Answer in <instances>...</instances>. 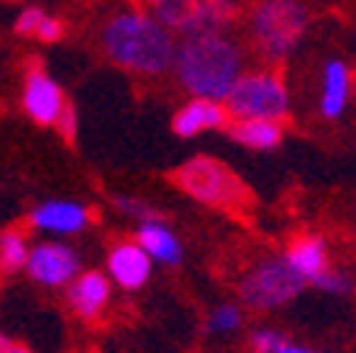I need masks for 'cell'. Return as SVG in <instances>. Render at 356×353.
Here are the masks:
<instances>
[{"instance_id":"cell-2","label":"cell","mask_w":356,"mask_h":353,"mask_svg":"<svg viewBox=\"0 0 356 353\" xmlns=\"http://www.w3.org/2000/svg\"><path fill=\"white\" fill-rule=\"evenodd\" d=\"M178 83L191 93L194 99H216L222 102L238 74L245 70L242 45L232 42L222 29L216 32H191L185 42L175 45L172 58Z\"/></svg>"},{"instance_id":"cell-16","label":"cell","mask_w":356,"mask_h":353,"mask_svg":"<svg viewBox=\"0 0 356 353\" xmlns=\"http://www.w3.org/2000/svg\"><path fill=\"white\" fill-rule=\"evenodd\" d=\"M137 245L149 255V261H159V265H178V261H181V242H178L175 233H172L163 220H156V217L140 223V229H137Z\"/></svg>"},{"instance_id":"cell-18","label":"cell","mask_w":356,"mask_h":353,"mask_svg":"<svg viewBox=\"0 0 356 353\" xmlns=\"http://www.w3.org/2000/svg\"><path fill=\"white\" fill-rule=\"evenodd\" d=\"M29 239L22 229H3L0 233V271H22L26 267V258H29Z\"/></svg>"},{"instance_id":"cell-6","label":"cell","mask_w":356,"mask_h":353,"mask_svg":"<svg viewBox=\"0 0 356 353\" xmlns=\"http://www.w3.org/2000/svg\"><path fill=\"white\" fill-rule=\"evenodd\" d=\"M309 287L305 277L289 265L286 258H264L254 267L242 274L238 280V299L248 309L258 312H274L286 302H293L302 290Z\"/></svg>"},{"instance_id":"cell-3","label":"cell","mask_w":356,"mask_h":353,"mask_svg":"<svg viewBox=\"0 0 356 353\" xmlns=\"http://www.w3.org/2000/svg\"><path fill=\"white\" fill-rule=\"evenodd\" d=\"M309 29V10L302 0H261L252 10V45L267 64H283Z\"/></svg>"},{"instance_id":"cell-15","label":"cell","mask_w":356,"mask_h":353,"mask_svg":"<svg viewBox=\"0 0 356 353\" xmlns=\"http://www.w3.org/2000/svg\"><path fill=\"white\" fill-rule=\"evenodd\" d=\"M350 86H353V74L347 61H327L325 83H321V115L327 121H337L343 115L350 102Z\"/></svg>"},{"instance_id":"cell-4","label":"cell","mask_w":356,"mask_h":353,"mask_svg":"<svg viewBox=\"0 0 356 353\" xmlns=\"http://www.w3.org/2000/svg\"><path fill=\"white\" fill-rule=\"evenodd\" d=\"M172 185L178 191H185L188 198L200 201L216 210H245L252 204V194L242 185V178L222 166L220 159H210V156H191L188 162H181L178 169H172Z\"/></svg>"},{"instance_id":"cell-22","label":"cell","mask_w":356,"mask_h":353,"mask_svg":"<svg viewBox=\"0 0 356 353\" xmlns=\"http://www.w3.org/2000/svg\"><path fill=\"white\" fill-rule=\"evenodd\" d=\"M64 29H67V26L58 19V16H48V13H44L42 22H38V29H35V38H38V42H48V45L60 42V38H64Z\"/></svg>"},{"instance_id":"cell-24","label":"cell","mask_w":356,"mask_h":353,"mask_svg":"<svg viewBox=\"0 0 356 353\" xmlns=\"http://www.w3.org/2000/svg\"><path fill=\"white\" fill-rule=\"evenodd\" d=\"M54 127H58L67 140H74V134H76V111H74V105H67V109L60 111V118H58V125H54Z\"/></svg>"},{"instance_id":"cell-5","label":"cell","mask_w":356,"mask_h":353,"mask_svg":"<svg viewBox=\"0 0 356 353\" xmlns=\"http://www.w3.org/2000/svg\"><path fill=\"white\" fill-rule=\"evenodd\" d=\"M229 118H270L283 121L289 115V93L283 77L270 70H242L222 99Z\"/></svg>"},{"instance_id":"cell-21","label":"cell","mask_w":356,"mask_h":353,"mask_svg":"<svg viewBox=\"0 0 356 353\" xmlns=\"http://www.w3.org/2000/svg\"><path fill=\"white\" fill-rule=\"evenodd\" d=\"M42 16H44L42 7H26L19 16H16V22H13L16 36H22V38L35 36V29H38V22H42Z\"/></svg>"},{"instance_id":"cell-25","label":"cell","mask_w":356,"mask_h":353,"mask_svg":"<svg viewBox=\"0 0 356 353\" xmlns=\"http://www.w3.org/2000/svg\"><path fill=\"white\" fill-rule=\"evenodd\" d=\"M115 204H118L124 214H137L140 220H149V217H153V210H149L147 204H140V201H134V198H115Z\"/></svg>"},{"instance_id":"cell-14","label":"cell","mask_w":356,"mask_h":353,"mask_svg":"<svg viewBox=\"0 0 356 353\" xmlns=\"http://www.w3.org/2000/svg\"><path fill=\"white\" fill-rule=\"evenodd\" d=\"M286 261L296 267L299 274L305 277V283H315L321 274L331 267V258H327V245L321 242L318 235H296L286 249Z\"/></svg>"},{"instance_id":"cell-13","label":"cell","mask_w":356,"mask_h":353,"mask_svg":"<svg viewBox=\"0 0 356 353\" xmlns=\"http://www.w3.org/2000/svg\"><path fill=\"white\" fill-rule=\"evenodd\" d=\"M29 226L48 229V233H80L89 226V210L76 201H48L32 210Z\"/></svg>"},{"instance_id":"cell-11","label":"cell","mask_w":356,"mask_h":353,"mask_svg":"<svg viewBox=\"0 0 356 353\" xmlns=\"http://www.w3.org/2000/svg\"><path fill=\"white\" fill-rule=\"evenodd\" d=\"M67 299H70V309L80 318H99L111 299V283H108V277L99 271L76 274V277L67 283Z\"/></svg>"},{"instance_id":"cell-19","label":"cell","mask_w":356,"mask_h":353,"mask_svg":"<svg viewBox=\"0 0 356 353\" xmlns=\"http://www.w3.org/2000/svg\"><path fill=\"white\" fill-rule=\"evenodd\" d=\"M238 324H242V312L236 306H216L207 318V328L213 334H232L238 331Z\"/></svg>"},{"instance_id":"cell-17","label":"cell","mask_w":356,"mask_h":353,"mask_svg":"<svg viewBox=\"0 0 356 353\" xmlns=\"http://www.w3.org/2000/svg\"><path fill=\"white\" fill-rule=\"evenodd\" d=\"M229 137L248 150H274L283 140V121L270 118H229Z\"/></svg>"},{"instance_id":"cell-8","label":"cell","mask_w":356,"mask_h":353,"mask_svg":"<svg viewBox=\"0 0 356 353\" xmlns=\"http://www.w3.org/2000/svg\"><path fill=\"white\" fill-rule=\"evenodd\" d=\"M22 271L42 287H67L80 274V261H76V251L67 249V245L38 242L35 249H29V258H26Z\"/></svg>"},{"instance_id":"cell-12","label":"cell","mask_w":356,"mask_h":353,"mask_svg":"<svg viewBox=\"0 0 356 353\" xmlns=\"http://www.w3.org/2000/svg\"><path fill=\"white\" fill-rule=\"evenodd\" d=\"M149 255L137 242H115L108 251V274L121 290H140L149 280Z\"/></svg>"},{"instance_id":"cell-7","label":"cell","mask_w":356,"mask_h":353,"mask_svg":"<svg viewBox=\"0 0 356 353\" xmlns=\"http://www.w3.org/2000/svg\"><path fill=\"white\" fill-rule=\"evenodd\" d=\"M169 32H216L238 16V0H137Z\"/></svg>"},{"instance_id":"cell-20","label":"cell","mask_w":356,"mask_h":353,"mask_svg":"<svg viewBox=\"0 0 356 353\" xmlns=\"http://www.w3.org/2000/svg\"><path fill=\"white\" fill-rule=\"evenodd\" d=\"M283 344H286V338H283L280 331H274V328H258V331L252 334V350L254 353H277Z\"/></svg>"},{"instance_id":"cell-10","label":"cell","mask_w":356,"mask_h":353,"mask_svg":"<svg viewBox=\"0 0 356 353\" xmlns=\"http://www.w3.org/2000/svg\"><path fill=\"white\" fill-rule=\"evenodd\" d=\"M226 125H229V111L216 99H191L172 118V131L178 137H197L204 131H220Z\"/></svg>"},{"instance_id":"cell-26","label":"cell","mask_w":356,"mask_h":353,"mask_svg":"<svg viewBox=\"0 0 356 353\" xmlns=\"http://www.w3.org/2000/svg\"><path fill=\"white\" fill-rule=\"evenodd\" d=\"M0 353H32L26 344H19V340L7 338V334H0Z\"/></svg>"},{"instance_id":"cell-27","label":"cell","mask_w":356,"mask_h":353,"mask_svg":"<svg viewBox=\"0 0 356 353\" xmlns=\"http://www.w3.org/2000/svg\"><path fill=\"white\" fill-rule=\"evenodd\" d=\"M277 353H318V350H309V347H299V344H289V340H286V344H283Z\"/></svg>"},{"instance_id":"cell-9","label":"cell","mask_w":356,"mask_h":353,"mask_svg":"<svg viewBox=\"0 0 356 353\" xmlns=\"http://www.w3.org/2000/svg\"><path fill=\"white\" fill-rule=\"evenodd\" d=\"M22 109L26 115L42 127H54L58 125L60 111L67 109V99L60 93V86L44 74V70H29L26 74V83H22Z\"/></svg>"},{"instance_id":"cell-1","label":"cell","mask_w":356,"mask_h":353,"mask_svg":"<svg viewBox=\"0 0 356 353\" xmlns=\"http://www.w3.org/2000/svg\"><path fill=\"white\" fill-rule=\"evenodd\" d=\"M99 42H102L105 58L127 74L163 77L165 70H172L175 38L140 7L111 13L99 32Z\"/></svg>"},{"instance_id":"cell-23","label":"cell","mask_w":356,"mask_h":353,"mask_svg":"<svg viewBox=\"0 0 356 353\" xmlns=\"http://www.w3.org/2000/svg\"><path fill=\"white\" fill-rule=\"evenodd\" d=\"M315 287L327 290V293H343V290H347V277H343V274H334L331 267H327V271L315 280Z\"/></svg>"}]
</instances>
